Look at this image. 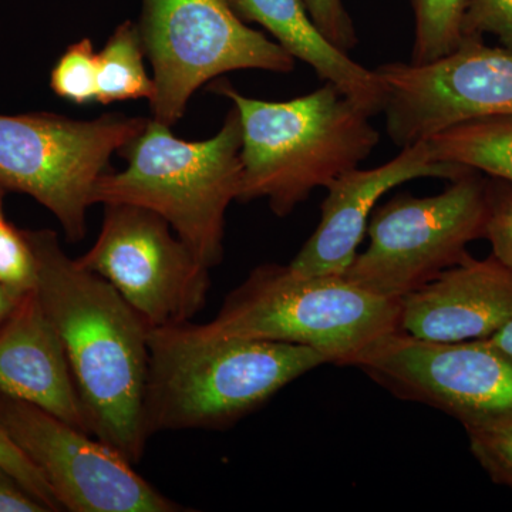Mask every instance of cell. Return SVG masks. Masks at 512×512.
Masks as SVG:
<instances>
[{
  "label": "cell",
  "instance_id": "9",
  "mask_svg": "<svg viewBox=\"0 0 512 512\" xmlns=\"http://www.w3.org/2000/svg\"><path fill=\"white\" fill-rule=\"evenodd\" d=\"M353 366L394 396L439 409L464 429L512 419V356L490 339L433 342L399 329Z\"/></svg>",
  "mask_w": 512,
  "mask_h": 512
},
{
  "label": "cell",
  "instance_id": "10",
  "mask_svg": "<svg viewBox=\"0 0 512 512\" xmlns=\"http://www.w3.org/2000/svg\"><path fill=\"white\" fill-rule=\"evenodd\" d=\"M104 207L99 237L77 262L109 282L148 328L190 322L207 303L210 269L156 212Z\"/></svg>",
  "mask_w": 512,
  "mask_h": 512
},
{
  "label": "cell",
  "instance_id": "2",
  "mask_svg": "<svg viewBox=\"0 0 512 512\" xmlns=\"http://www.w3.org/2000/svg\"><path fill=\"white\" fill-rule=\"evenodd\" d=\"M214 92L234 103L241 121L238 201L262 198L278 217L355 170L379 144L372 114L333 83L289 101L249 99L227 83Z\"/></svg>",
  "mask_w": 512,
  "mask_h": 512
},
{
  "label": "cell",
  "instance_id": "18",
  "mask_svg": "<svg viewBox=\"0 0 512 512\" xmlns=\"http://www.w3.org/2000/svg\"><path fill=\"white\" fill-rule=\"evenodd\" d=\"M144 46L138 25L124 22L97 55V101L148 99L154 94L153 77L144 66Z\"/></svg>",
  "mask_w": 512,
  "mask_h": 512
},
{
  "label": "cell",
  "instance_id": "28",
  "mask_svg": "<svg viewBox=\"0 0 512 512\" xmlns=\"http://www.w3.org/2000/svg\"><path fill=\"white\" fill-rule=\"evenodd\" d=\"M23 295L0 284V326L8 320Z\"/></svg>",
  "mask_w": 512,
  "mask_h": 512
},
{
  "label": "cell",
  "instance_id": "14",
  "mask_svg": "<svg viewBox=\"0 0 512 512\" xmlns=\"http://www.w3.org/2000/svg\"><path fill=\"white\" fill-rule=\"evenodd\" d=\"M512 318V272L468 255L400 299L399 328L433 342L488 339Z\"/></svg>",
  "mask_w": 512,
  "mask_h": 512
},
{
  "label": "cell",
  "instance_id": "17",
  "mask_svg": "<svg viewBox=\"0 0 512 512\" xmlns=\"http://www.w3.org/2000/svg\"><path fill=\"white\" fill-rule=\"evenodd\" d=\"M427 141L434 160L512 183V116L468 121Z\"/></svg>",
  "mask_w": 512,
  "mask_h": 512
},
{
  "label": "cell",
  "instance_id": "22",
  "mask_svg": "<svg viewBox=\"0 0 512 512\" xmlns=\"http://www.w3.org/2000/svg\"><path fill=\"white\" fill-rule=\"evenodd\" d=\"M37 279V259L28 234L9 222H0V284L25 295L35 291Z\"/></svg>",
  "mask_w": 512,
  "mask_h": 512
},
{
  "label": "cell",
  "instance_id": "27",
  "mask_svg": "<svg viewBox=\"0 0 512 512\" xmlns=\"http://www.w3.org/2000/svg\"><path fill=\"white\" fill-rule=\"evenodd\" d=\"M45 505L0 467V512H47Z\"/></svg>",
  "mask_w": 512,
  "mask_h": 512
},
{
  "label": "cell",
  "instance_id": "24",
  "mask_svg": "<svg viewBox=\"0 0 512 512\" xmlns=\"http://www.w3.org/2000/svg\"><path fill=\"white\" fill-rule=\"evenodd\" d=\"M464 37L490 33L512 50V0H470L463 22Z\"/></svg>",
  "mask_w": 512,
  "mask_h": 512
},
{
  "label": "cell",
  "instance_id": "20",
  "mask_svg": "<svg viewBox=\"0 0 512 512\" xmlns=\"http://www.w3.org/2000/svg\"><path fill=\"white\" fill-rule=\"evenodd\" d=\"M50 86L72 103L97 101V53L92 40H80L63 53L50 74Z\"/></svg>",
  "mask_w": 512,
  "mask_h": 512
},
{
  "label": "cell",
  "instance_id": "23",
  "mask_svg": "<svg viewBox=\"0 0 512 512\" xmlns=\"http://www.w3.org/2000/svg\"><path fill=\"white\" fill-rule=\"evenodd\" d=\"M484 238L493 254L512 272V183L501 178L487 180V220Z\"/></svg>",
  "mask_w": 512,
  "mask_h": 512
},
{
  "label": "cell",
  "instance_id": "1",
  "mask_svg": "<svg viewBox=\"0 0 512 512\" xmlns=\"http://www.w3.org/2000/svg\"><path fill=\"white\" fill-rule=\"evenodd\" d=\"M36 292L62 339L90 433L136 464L146 451L150 328L101 276L60 247L50 229L26 231Z\"/></svg>",
  "mask_w": 512,
  "mask_h": 512
},
{
  "label": "cell",
  "instance_id": "3",
  "mask_svg": "<svg viewBox=\"0 0 512 512\" xmlns=\"http://www.w3.org/2000/svg\"><path fill=\"white\" fill-rule=\"evenodd\" d=\"M146 424L165 430L221 429L237 423L328 357L308 346L268 340L188 338L180 326L150 329Z\"/></svg>",
  "mask_w": 512,
  "mask_h": 512
},
{
  "label": "cell",
  "instance_id": "26",
  "mask_svg": "<svg viewBox=\"0 0 512 512\" xmlns=\"http://www.w3.org/2000/svg\"><path fill=\"white\" fill-rule=\"evenodd\" d=\"M316 28L333 46L349 53L357 46L355 25L343 0H303Z\"/></svg>",
  "mask_w": 512,
  "mask_h": 512
},
{
  "label": "cell",
  "instance_id": "6",
  "mask_svg": "<svg viewBox=\"0 0 512 512\" xmlns=\"http://www.w3.org/2000/svg\"><path fill=\"white\" fill-rule=\"evenodd\" d=\"M153 66L154 120L173 126L204 83L235 70L291 73L295 57L249 28L229 0H144L140 25Z\"/></svg>",
  "mask_w": 512,
  "mask_h": 512
},
{
  "label": "cell",
  "instance_id": "16",
  "mask_svg": "<svg viewBox=\"0 0 512 512\" xmlns=\"http://www.w3.org/2000/svg\"><path fill=\"white\" fill-rule=\"evenodd\" d=\"M239 18L264 26L295 59L309 64L320 79L336 84L367 113L383 110L386 90L375 70L356 63L316 28L303 0H229Z\"/></svg>",
  "mask_w": 512,
  "mask_h": 512
},
{
  "label": "cell",
  "instance_id": "12",
  "mask_svg": "<svg viewBox=\"0 0 512 512\" xmlns=\"http://www.w3.org/2000/svg\"><path fill=\"white\" fill-rule=\"evenodd\" d=\"M0 426L72 512H177L120 451L35 404L0 394Z\"/></svg>",
  "mask_w": 512,
  "mask_h": 512
},
{
  "label": "cell",
  "instance_id": "19",
  "mask_svg": "<svg viewBox=\"0 0 512 512\" xmlns=\"http://www.w3.org/2000/svg\"><path fill=\"white\" fill-rule=\"evenodd\" d=\"M416 20L410 63L434 62L464 42L463 22L470 0H410Z\"/></svg>",
  "mask_w": 512,
  "mask_h": 512
},
{
  "label": "cell",
  "instance_id": "13",
  "mask_svg": "<svg viewBox=\"0 0 512 512\" xmlns=\"http://www.w3.org/2000/svg\"><path fill=\"white\" fill-rule=\"evenodd\" d=\"M471 171L434 160L429 141L404 147L393 160L370 170H350L328 188L318 228L289 264L299 275H343L355 261L376 202L416 178L456 180Z\"/></svg>",
  "mask_w": 512,
  "mask_h": 512
},
{
  "label": "cell",
  "instance_id": "11",
  "mask_svg": "<svg viewBox=\"0 0 512 512\" xmlns=\"http://www.w3.org/2000/svg\"><path fill=\"white\" fill-rule=\"evenodd\" d=\"M386 90V130L397 147L430 140L448 128L512 116V50L464 37L429 63H386L375 70Z\"/></svg>",
  "mask_w": 512,
  "mask_h": 512
},
{
  "label": "cell",
  "instance_id": "7",
  "mask_svg": "<svg viewBox=\"0 0 512 512\" xmlns=\"http://www.w3.org/2000/svg\"><path fill=\"white\" fill-rule=\"evenodd\" d=\"M147 121L116 114L92 121L0 114V187L35 198L70 241H80L97 181L111 156L140 136Z\"/></svg>",
  "mask_w": 512,
  "mask_h": 512
},
{
  "label": "cell",
  "instance_id": "25",
  "mask_svg": "<svg viewBox=\"0 0 512 512\" xmlns=\"http://www.w3.org/2000/svg\"><path fill=\"white\" fill-rule=\"evenodd\" d=\"M0 467L16 478L33 497H36L47 510L62 511L59 501L53 494L52 488L46 483L42 474L25 457V454L13 444L8 434L0 426Z\"/></svg>",
  "mask_w": 512,
  "mask_h": 512
},
{
  "label": "cell",
  "instance_id": "8",
  "mask_svg": "<svg viewBox=\"0 0 512 512\" xmlns=\"http://www.w3.org/2000/svg\"><path fill=\"white\" fill-rule=\"evenodd\" d=\"M487 180L468 171L441 194H402L370 217L369 247L343 274L360 288L402 299L467 258V245L484 238Z\"/></svg>",
  "mask_w": 512,
  "mask_h": 512
},
{
  "label": "cell",
  "instance_id": "21",
  "mask_svg": "<svg viewBox=\"0 0 512 512\" xmlns=\"http://www.w3.org/2000/svg\"><path fill=\"white\" fill-rule=\"evenodd\" d=\"M470 450L494 483L512 490V419L466 429Z\"/></svg>",
  "mask_w": 512,
  "mask_h": 512
},
{
  "label": "cell",
  "instance_id": "30",
  "mask_svg": "<svg viewBox=\"0 0 512 512\" xmlns=\"http://www.w3.org/2000/svg\"><path fill=\"white\" fill-rule=\"evenodd\" d=\"M3 188L0 187V222L5 221V217H3V210H2V197H3Z\"/></svg>",
  "mask_w": 512,
  "mask_h": 512
},
{
  "label": "cell",
  "instance_id": "5",
  "mask_svg": "<svg viewBox=\"0 0 512 512\" xmlns=\"http://www.w3.org/2000/svg\"><path fill=\"white\" fill-rule=\"evenodd\" d=\"M242 130L232 107L221 130L204 141H185L151 119L120 151L128 165L101 175L93 204H130L156 212L208 269L224 256L225 214L239 200Z\"/></svg>",
  "mask_w": 512,
  "mask_h": 512
},
{
  "label": "cell",
  "instance_id": "29",
  "mask_svg": "<svg viewBox=\"0 0 512 512\" xmlns=\"http://www.w3.org/2000/svg\"><path fill=\"white\" fill-rule=\"evenodd\" d=\"M490 339L498 349L503 350L507 355L512 356V318L507 323L494 333Z\"/></svg>",
  "mask_w": 512,
  "mask_h": 512
},
{
  "label": "cell",
  "instance_id": "15",
  "mask_svg": "<svg viewBox=\"0 0 512 512\" xmlns=\"http://www.w3.org/2000/svg\"><path fill=\"white\" fill-rule=\"evenodd\" d=\"M0 394L90 433L62 339L36 289L22 296L0 326Z\"/></svg>",
  "mask_w": 512,
  "mask_h": 512
},
{
  "label": "cell",
  "instance_id": "4",
  "mask_svg": "<svg viewBox=\"0 0 512 512\" xmlns=\"http://www.w3.org/2000/svg\"><path fill=\"white\" fill-rule=\"evenodd\" d=\"M400 299L365 291L343 275L305 276L262 265L204 325L180 329L197 340L252 339L308 346L329 363L353 366L367 348L399 330Z\"/></svg>",
  "mask_w": 512,
  "mask_h": 512
}]
</instances>
